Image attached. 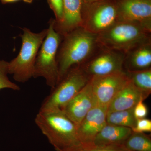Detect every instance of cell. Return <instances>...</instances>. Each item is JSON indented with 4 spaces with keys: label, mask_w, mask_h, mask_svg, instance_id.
I'll use <instances>...</instances> for the list:
<instances>
[{
    "label": "cell",
    "mask_w": 151,
    "mask_h": 151,
    "mask_svg": "<svg viewBox=\"0 0 151 151\" xmlns=\"http://www.w3.org/2000/svg\"><path fill=\"white\" fill-rule=\"evenodd\" d=\"M151 31L137 23L118 22L97 35V45L99 48L125 54L137 47L151 43Z\"/></svg>",
    "instance_id": "cell-3"
},
{
    "label": "cell",
    "mask_w": 151,
    "mask_h": 151,
    "mask_svg": "<svg viewBox=\"0 0 151 151\" xmlns=\"http://www.w3.org/2000/svg\"><path fill=\"white\" fill-rule=\"evenodd\" d=\"M123 147L130 151H151V137L144 133L132 132Z\"/></svg>",
    "instance_id": "cell-18"
},
{
    "label": "cell",
    "mask_w": 151,
    "mask_h": 151,
    "mask_svg": "<svg viewBox=\"0 0 151 151\" xmlns=\"http://www.w3.org/2000/svg\"><path fill=\"white\" fill-rule=\"evenodd\" d=\"M63 21L59 24H55V30L63 36L82 25V0H63Z\"/></svg>",
    "instance_id": "cell-13"
},
{
    "label": "cell",
    "mask_w": 151,
    "mask_h": 151,
    "mask_svg": "<svg viewBox=\"0 0 151 151\" xmlns=\"http://www.w3.org/2000/svg\"><path fill=\"white\" fill-rule=\"evenodd\" d=\"M97 37L82 27L63 36L57 55L59 81L71 68L83 64L95 53Z\"/></svg>",
    "instance_id": "cell-2"
},
{
    "label": "cell",
    "mask_w": 151,
    "mask_h": 151,
    "mask_svg": "<svg viewBox=\"0 0 151 151\" xmlns=\"http://www.w3.org/2000/svg\"><path fill=\"white\" fill-rule=\"evenodd\" d=\"M54 22L53 18L49 21L47 34L38 52L33 76L44 78L52 89L59 81L57 55L62 39V36L55 29Z\"/></svg>",
    "instance_id": "cell-5"
},
{
    "label": "cell",
    "mask_w": 151,
    "mask_h": 151,
    "mask_svg": "<svg viewBox=\"0 0 151 151\" xmlns=\"http://www.w3.org/2000/svg\"><path fill=\"white\" fill-rule=\"evenodd\" d=\"M108 108V107L95 105L77 127L78 139L82 147H90L94 146V139L107 124Z\"/></svg>",
    "instance_id": "cell-11"
},
{
    "label": "cell",
    "mask_w": 151,
    "mask_h": 151,
    "mask_svg": "<svg viewBox=\"0 0 151 151\" xmlns=\"http://www.w3.org/2000/svg\"><path fill=\"white\" fill-rule=\"evenodd\" d=\"M144 100H140L134 108V115L135 119H145L148 115V109L143 102Z\"/></svg>",
    "instance_id": "cell-23"
},
{
    "label": "cell",
    "mask_w": 151,
    "mask_h": 151,
    "mask_svg": "<svg viewBox=\"0 0 151 151\" xmlns=\"http://www.w3.org/2000/svg\"><path fill=\"white\" fill-rule=\"evenodd\" d=\"M82 1L84 4H89V3L95 2L102 1V0H82Z\"/></svg>",
    "instance_id": "cell-26"
},
{
    "label": "cell",
    "mask_w": 151,
    "mask_h": 151,
    "mask_svg": "<svg viewBox=\"0 0 151 151\" xmlns=\"http://www.w3.org/2000/svg\"><path fill=\"white\" fill-rule=\"evenodd\" d=\"M35 122L57 151H71L82 147L77 126L61 110L39 111Z\"/></svg>",
    "instance_id": "cell-1"
},
{
    "label": "cell",
    "mask_w": 151,
    "mask_h": 151,
    "mask_svg": "<svg viewBox=\"0 0 151 151\" xmlns=\"http://www.w3.org/2000/svg\"><path fill=\"white\" fill-rule=\"evenodd\" d=\"M96 105L89 79L84 88L61 110L78 127L86 114Z\"/></svg>",
    "instance_id": "cell-12"
},
{
    "label": "cell",
    "mask_w": 151,
    "mask_h": 151,
    "mask_svg": "<svg viewBox=\"0 0 151 151\" xmlns=\"http://www.w3.org/2000/svg\"><path fill=\"white\" fill-rule=\"evenodd\" d=\"M148 97L147 95L138 89L130 80L116 94L108 105V112L132 109L140 100H144Z\"/></svg>",
    "instance_id": "cell-14"
},
{
    "label": "cell",
    "mask_w": 151,
    "mask_h": 151,
    "mask_svg": "<svg viewBox=\"0 0 151 151\" xmlns=\"http://www.w3.org/2000/svg\"><path fill=\"white\" fill-rule=\"evenodd\" d=\"M134 108L124 111L107 112V124L129 127L132 129L135 127L137 122L134 115Z\"/></svg>",
    "instance_id": "cell-17"
},
{
    "label": "cell",
    "mask_w": 151,
    "mask_h": 151,
    "mask_svg": "<svg viewBox=\"0 0 151 151\" xmlns=\"http://www.w3.org/2000/svg\"><path fill=\"white\" fill-rule=\"evenodd\" d=\"M100 49L81 66L90 77L123 70L125 54L120 52Z\"/></svg>",
    "instance_id": "cell-9"
},
{
    "label": "cell",
    "mask_w": 151,
    "mask_h": 151,
    "mask_svg": "<svg viewBox=\"0 0 151 151\" xmlns=\"http://www.w3.org/2000/svg\"><path fill=\"white\" fill-rule=\"evenodd\" d=\"M22 46L16 57L8 62L9 74L16 81L24 83L33 76L35 64L38 52L47 34V29L40 32H32L29 29L22 28Z\"/></svg>",
    "instance_id": "cell-4"
},
{
    "label": "cell",
    "mask_w": 151,
    "mask_h": 151,
    "mask_svg": "<svg viewBox=\"0 0 151 151\" xmlns=\"http://www.w3.org/2000/svg\"><path fill=\"white\" fill-rule=\"evenodd\" d=\"M130 81L126 71L91 77L90 83L96 104L108 107L116 94Z\"/></svg>",
    "instance_id": "cell-8"
},
{
    "label": "cell",
    "mask_w": 151,
    "mask_h": 151,
    "mask_svg": "<svg viewBox=\"0 0 151 151\" xmlns=\"http://www.w3.org/2000/svg\"><path fill=\"white\" fill-rule=\"evenodd\" d=\"M50 7L53 11L55 19V24H59L63 21L64 10L63 0H47Z\"/></svg>",
    "instance_id": "cell-21"
},
{
    "label": "cell",
    "mask_w": 151,
    "mask_h": 151,
    "mask_svg": "<svg viewBox=\"0 0 151 151\" xmlns=\"http://www.w3.org/2000/svg\"><path fill=\"white\" fill-rule=\"evenodd\" d=\"M118 22L136 23L151 31V0H116Z\"/></svg>",
    "instance_id": "cell-10"
},
{
    "label": "cell",
    "mask_w": 151,
    "mask_h": 151,
    "mask_svg": "<svg viewBox=\"0 0 151 151\" xmlns=\"http://www.w3.org/2000/svg\"><path fill=\"white\" fill-rule=\"evenodd\" d=\"M118 22L116 0H102L83 4L81 27L93 34H99Z\"/></svg>",
    "instance_id": "cell-7"
},
{
    "label": "cell",
    "mask_w": 151,
    "mask_h": 151,
    "mask_svg": "<svg viewBox=\"0 0 151 151\" xmlns=\"http://www.w3.org/2000/svg\"><path fill=\"white\" fill-rule=\"evenodd\" d=\"M132 132L136 133H144L151 132V121L148 119H143L137 120L135 127L132 129Z\"/></svg>",
    "instance_id": "cell-22"
},
{
    "label": "cell",
    "mask_w": 151,
    "mask_h": 151,
    "mask_svg": "<svg viewBox=\"0 0 151 151\" xmlns=\"http://www.w3.org/2000/svg\"><path fill=\"white\" fill-rule=\"evenodd\" d=\"M130 80L138 89L149 96L151 92V69L126 71Z\"/></svg>",
    "instance_id": "cell-19"
},
{
    "label": "cell",
    "mask_w": 151,
    "mask_h": 151,
    "mask_svg": "<svg viewBox=\"0 0 151 151\" xmlns=\"http://www.w3.org/2000/svg\"><path fill=\"white\" fill-rule=\"evenodd\" d=\"M71 151H130L124 147H98L96 146L90 147H81Z\"/></svg>",
    "instance_id": "cell-24"
},
{
    "label": "cell",
    "mask_w": 151,
    "mask_h": 151,
    "mask_svg": "<svg viewBox=\"0 0 151 151\" xmlns=\"http://www.w3.org/2000/svg\"><path fill=\"white\" fill-rule=\"evenodd\" d=\"M8 62L5 60H0V90L4 89H9L19 91V86L9 79L8 75Z\"/></svg>",
    "instance_id": "cell-20"
},
{
    "label": "cell",
    "mask_w": 151,
    "mask_h": 151,
    "mask_svg": "<svg viewBox=\"0 0 151 151\" xmlns=\"http://www.w3.org/2000/svg\"><path fill=\"white\" fill-rule=\"evenodd\" d=\"M90 78L81 65L71 68L52 89L51 93L43 101L40 111L61 110L84 88Z\"/></svg>",
    "instance_id": "cell-6"
},
{
    "label": "cell",
    "mask_w": 151,
    "mask_h": 151,
    "mask_svg": "<svg viewBox=\"0 0 151 151\" xmlns=\"http://www.w3.org/2000/svg\"><path fill=\"white\" fill-rule=\"evenodd\" d=\"M151 43L142 45L125 54L126 71H139L151 68Z\"/></svg>",
    "instance_id": "cell-16"
},
{
    "label": "cell",
    "mask_w": 151,
    "mask_h": 151,
    "mask_svg": "<svg viewBox=\"0 0 151 151\" xmlns=\"http://www.w3.org/2000/svg\"><path fill=\"white\" fill-rule=\"evenodd\" d=\"M132 133V129L129 127L107 124L96 136L94 145L98 147H124V143Z\"/></svg>",
    "instance_id": "cell-15"
},
{
    "label": "cell",
    "mask_w": 151,
    "mask_h": 151,
    "mask_svg": "<svg viewBox=\"0 0 151 151\" xmlns=\"http://www.w3.org/2000/svg\"><path fill=\"white\" fill-rule=\"evenodd\" d=\"M23 1L24 2L27 3V4H31L35 0H0V1L3 4H5L16 2L17 1Z\"/></svg>",
    "instance_id": "cell-25"
}]
</instances>
